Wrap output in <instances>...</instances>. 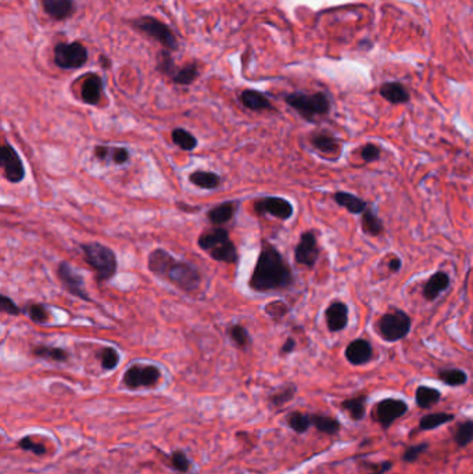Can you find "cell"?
Instances as JSON below:
<instances>
[{"mask_svg": "<svg viewBox=\"0 0 473 474\" xmlns=\"http://www.w3.org/2000/svg\"><path fill=\"white\" fill-rule=\"evenodd\" d=\"M248 284L258 293L282 290L293 284V273L289 263L272 244L266 241L262 243Z\"/></svg>", "mask_w": 473, "mask_h": 474, "instance_id": "6da1fadb", "label": "cell"}, {"mask_svg": "<svg viewBox=\"0 0 473 474\" xmlns=\"http://www.w3.org/2000/svg\"><path fill=\"white\" fill-rule=\"evenodd\" d=\"M284 101L296 110L304 120L312 122L316 117L326 115L330 111V99L328 95L318 92V93H303L294 92L284 97Z\"/></svg>", "mask_w": 473, "mask_h": 474, "instance_id": "7a4b0ae2", "label": "cell"}, {"mask_svg": "<svg viewBox=\"0 0 473 474\" xmlns=\"http://www.w3.org/2000/svg\"><path fill=\"white\" fill-rule=\"evenodd\" d=\"M86 262L95 269L99 281H106L114 276L117 270L115 252L100 243H86L81 245Z\"/></svg>", "mask_w": 473, "mask_h": 474, "instance_id": "3957f363", "label": "cell"}, {"mask_svg": "<svg viewBox=\"0 0 473 474\" xmlns=\"http://www.w3.org/2000/svg\"><path fill=\"white\" fill-rule=\"evenodd\" d=\"M199 245L214 259L234 263L237 261V250L224 228H216L199 237Z\"/></svg>", "mask_w": 473, "mask_h": 474, "instance_id": "277c9868", "label": "cell"}, {"mask_svg": "<svg viewBox=\"0 0 473 474\" xmlns=\"http://www.w3.org/2000/svg\"><path fill=\"white\" fill-rule=\"evenodd\" d=\"M412 320L408 313L401 309H392L386 312L378 322V330L383 340L396 343L406 338L411 332Z\"/></svg>", "mask_w": 473, "mask_h": 474, "instance_id": "5b68a950", "label": "cell"}, {"mask_svg": "<svg viewBox=\"0 0 473 474\" xmlns=\"http://www.w3.org/2000/svg\"><path fill=\"white\" fill-rule=\"evenodd\" d=\"M132 25L138 31H141L142 33H145L149 38H152L156 42H159L161 46L166 47V50L177 51L179 49L178 39L174 35L173 29L167 24L161 22L160 19H157L154 17H150V15H145V17L135 18L132 21Z\"/></svg>", "mask_w": 473, "mask_h": 474, "instance_id": "8992f818", "label": "cell"}, {"mask_svg": "<svg viewBox=\"0 0 473 474\" xmlns=\"http://www.w3.org/2000/svg\"><path fill=\"white\" fill-rule=\"evenodd\" d=\"M88 49L78 40L57 43L54 46V64L61 70H77L86 64Z\"/></svg>", "mask_w": 473, "mask_h": 474, "instance_id": "52a82bcc", "label": "cell"}, {"mask_svg": "<svg viewBox=\"0 0 473 474\" xmlns=\"http://www.w3.org/2000/svg\"><path fill=\"white\" fill-rule=\"evenodd\" d=\"M163 277L168 279L171 283H174L175 286L185 291L196 290L202 281L200 272L195 265L177 259H174L170 263Z\"/></svg>", "mask_w": 473, "mask_h": 474, "instance_id": "ba28073f", "label": "cell"}, {"mask_svg": "<svg viewBox=\"0 0 473 474\" xmlns=\"http://www.w3.org/2000/svg\"><path fill=\"white\" fill-rule=\"evenodd\" d=\"M161 372L153 365H134L124 375V384L129 389L153 387L160 382Z\"/></svg>", "mask_w": 473, "mask_h": 474, "instance_id": "9c48e42d", "label": "cell"}, {"mask_svg": "<svg viewBox=\"0 0 473 474\" xmlns=\"http://www.w3.org/2000/svg\"><path fill=\"white\" fill-rule=\"evenodd\" d=\"M0 165L3 168V175L4 178L11 182V183H18L24 179L25 177V168L24 164L15 152V149L4 143L0 150Z\"/></svg>", "mask_w": 473, "mask_h": 474, "instance_id": "30bf717a", "label": "cell"}, {"mask_svg": "<svg viewBox=\"0 0 473 474\" xmlns=\"http://www.w3.org/2000/svg\"><path fill=\"white\" fill-rule=\"evenodd\" d=\"M57 275H58V279L63 283V286L72 295H75L81 300H85V301L90 300V297L86 291V287H85L83 277L68 262H65V261L60 262V265L57 268Z\"/></svg>", "mask_w": 473, "mask_h": 474, "instance_id": "8fae6325", "label": "cell"}, {"mask_svg": "<svg viewBox=\"0 0 473 474\" xmlns=\"http://www.w3.org/2000/svg\"><path fill=\"white\" fill-rule=\"evenodd\" d=\"M407 411L408 405L403 400L387 398L376 405V420L385 430H387L397 419L404 416Z\"/></svg>", "mask_w": 473, "mask_h": 474, "instance_id": "7c38bea8", "label": "cell"}, {"mask_svg": "<svg viewBox=\"0 0 473 474\" xmlns=\"http://www.w3.org/2000/svg\"><path fill=\"white\" fill-rule=\"evenodd\" d=\"M254 210L258 214H271L272 217L287 221L291 218L294 210L290 202L282 197H264L255 202Z\"/></svg>", "mask_w": 473, "mask_h": 474, "instance_id": "4fadbf2b", "label": "cell"}, {"mask_svg": "<svg viewBox=\"0 0 473 474\" xmlns=\"http://www.w3.org/2000/svg\"><path fill=\"white\" fill-rule=\"evenodd\" d=\"M296 262L312 268L319 258V247L314 232H304L294 250Z\"/></svg>", "mask_w": 473, "mask_h": 474, "instance_id": "5bb4252c", "label": "cell"}, {"mask_svg": "<svg viewBox=\"0 0 473 474\" xmlns=\"http://www.w3.org/2000/svg\"><path fill=\"white\" fill-rule=\"evenodd\" d=\"M372 354L374 351H372L371 343L364 338H357L351 341L344 351L346 359L354 366H361V365L368 363L372 359Z\"/></svg>", "mask_w": 473, "mask_h": 474, "instance_id": "9a60e30c", "label": "cell"}, {"mask_svg": "<svg viewBox=\"0 0 473 474\" xmlns=\"http://www.w3.org/2000/svg\"><path fill=\"white\" fill-rule=\"evenodd\" d=\"M325 318H326L328 329L332 333L342 332L347 327V323H348V308L342 301H333L328 307L325 312Z\"/></svg>", "mask_w": 473, "mask_h": 474, "instance_id": "2e32d148", "label": "cell"}, {"mask_svg": "<svg viewBox=\"0 0 473 474\" xmlns=\"http://www.w3.org/2000/svg\"><path fill=\"white\" fill-rule=\"evenodd\" d=\"M103 89H104V82H103L100 75H97V74L88 75V78L85 79V82L81 88V97H82L83 103L90 104V106H96L102 99Z\"/></svg>", "mask_w": 473, "mask_h": 474, "instance_id": "e0dca14e", "label": "cell"}, {"mask_svg": "<svg viewBox=\"0 0 473 474\" xmlns=\"http://www.w3.org/2000/svg\"><path fill=\"white\" fill-rule=\"evenodd\" d=\"M42 4L46 14L57 21L67 19L75 11L74 0H42Z\"/></svg>", "mask_w": 473, "mask_h": 474, "instance_id": "ac0fdd59", "label": "cell"}, {"mask_svg": "<svg viewBox=\"0 0 473 474\" xmlns=\"http://www.w3.org/2000/svg\"><path fill=\"white\" fill-rule=\"evenodd\" d=\"M449 287H450V276L446 272H436L425 283L422 293L428 301H435Z\"/></svg>", "mask_w": 473, "mask_h": 474, "instance_id": "d6986e66", "label": "cell"}, {"mask_svg": "<svg viewBox=\"0 0 473 474\" xmlns=\"http://www.w3.org/2000/svg\"><path fill=\"white\" fill-rule=\"evenodd\" d=\"M380 96L392 104H406L410 101L407 88L400 82H386L379 89Z\"/></svg>", "mask_w": 473, "mask_h": 474, "instance_id": "ffe728a7", "label": "cell"}, {"mask_svg": "<svg viewBox=\"0 0 473 474\" xmlns=\"http://www.w3.org/2000/svg\"><path fill=\"white\" fill-rule=\"evenodd\" d=\"M333 199H335L337 206L346 209L348 213H351L354 215H362L368 209V204L365 200L354 196L351 193H347V192H336Z\"/></svg>", "mask_w": 473, "mask_h": 474, "instance_id": "44dd1931", "label": "cell"}, {"mask_svg": "<svg viewBox=\"0 0 473 474\" xmlns=\"http://www.w3.org/2000/svg\"><path fill=\"white\" fill-rule=\"evenodd\" d=\"M311 143L312 146L319 150L323 154H337L340 153V143L339 140L328 131H321L312 135L311 138Z\"/></svg>", "mask_w": 473, "mask_h": 474, "instance_id": "7402d4cb", "label": "cell"}, {"mask_svg": "<svg viewBox=\"0 0 473 474\" xmlns=\"http://www.w3.org/2000/svg\"><path fill=\"white\" fill-rule=\"evenodd\" d=\"M241 103L246 108L252 110V111H262V110H271L272 104L268 100V97L265 95H262L261 92L252 90V89H247L244 92H241L240 95Z\"/></svg>", "mask_w": 473, "mask_h": 474, "instance_id": "603a6c76", "label": "cell"}, {"mask_svg": "<svg viewBox=\"0 0 473 474\" xmlns=\"http://www.w3.org/2000/svg\"><path fill=\"white\" fill-rule=\"evenodd\" d=\"M175 258L166 250L163 248H156L150 255H149V269L157 275V276H164L167 268L170 266V263L174 261Z\"/></svg>", "mask_w": 473, "mask_h": 474, "instance_id": "cb8c5ba5", "label": "cell"}, {"mask_svg": "<svg viewBox=\"0 0 473 474\" xmlns=\"http://www.w3.org/2000/svg\"><path fill=\"white\" fill-rule=\"evenodd\" d=\"M236 209V203L227 202V203H223V204L214 207L213 210H210L207 213V218L213 225H224L234 218Z\"/></svg>", "mask_w": 473, "mask_h": 474, "instance_id": "d4e9b609", "label": "cell"}, {"mask_svg": "<svg viewBox=\"0 0 473 474\" xmlns=\"http://www.w3.org/2000/svg\"><path fill=\"white\" fill-rule=\"evenodd\" d=\"M361 228L364 231V234L369 235V236H379L383 234L385 231V225L383 221L376 215L374 209H367V211L362 214V220H361Z\"/></svg>", "mask_w": 473, "mask_h": 474, "instance_id": "484cf974", "label": "cell"}, {"mask_svg": "<svg viewBox=\"0 0 473 474\" xmlns=\"http://www.w3.org/2000/svg\"><path fill=\"white\" fill-rule=\"evenodd\" d=\"M440 398H442V393L436 389H432V387L421 386L415 391V401L421 409L433 408L436 404H439Z\"/></svg>", "mask_w": 473, "mask_h": 474, "instance_id": "4316f807", "label": "cell"}, {"mask_svg": "<svg viewBox=\"0 0 473 474\" xmlns=\"http://www.w3.org/2000/svg\"><path fill=\"white\" fill-rule=\"evenodd\" d=\"M342 408L350 415V418L355 422H360L365 418L367 412V397L358 395L354 398H347L342 402Z\"/></svg>", "mask_w": 473, "mask_h": 474, "instance_id": "83f0119b", "label": "cell"}, {"mask_svg": "<svg viewBox=\"0 0 473 474\" xmlns=\"http://www.w3.org/2000/svg\"><path fill=\"white\" fill-rule=\"evenodd\" d=\"M189 181L200 189H217L221 185V178L214 172L207 171H195L189 175Z\"/></svg>", "mask_w": 473, "mask_h": 474, "instance_id": "f1b7e54d", "label": "cell"}, {"mask_svg": "<svg viewBox=\"0 0 473 474\" xmlns=\"http://www.w3.org/2000/svg\"><path fill=\"white\" fill-rule=\"evenodd\" d=\"M456 419L454 415L451 414H444V412H439V414H429L425 415L421 422H419V430L422 432H431L435 430L440 426H444L450 422H453Z\"/></svg>", "mask_w": 473, "mask_h": 474, "instance_id": "f546056e", "label": "cell"}, {"mask_svg": "<svg viewBox=\"0 0 473 474\" xmlns=\"http://www.w3.org/2000/svg\"><path fill=\"white\" fill-rule=\"evenodd\" d=\"M198 76H199V67H198V64L191 63V64H186L182 68H178L171 79L177 85L188 86V85L193 83L198 79Z\"/></svg>", "mask_w": 473, "mask_h": 474, "instance_id": "4dcf8cb0", "label": "cell"}, {"mask_svg": "<svg viewBox=\"0 0 473 474\" xmlns=\"http://www.w3.org/2000/svg\"><path fill=\"white\" fill-rule=\"evenodd\" d=\"M439 379L450 387H460V386L467 384L468 375L463 369L451 368V369H442L439 372Z\"/></svg>", "mask_w": 473, "mask_h": 474, "instance_id": "1f68e13d", "label": "cell"}, {"mask_svg": "<svg viewBox=\"0 0 473 474\" xmlns=\"http://www.w3.org/2000/svg\"><path fill=\"white\" fill-rule=\"evenodd\" d=\"M311 420H312V426L321 433L335 436L340 430V423L335 418L323 416V415H311Z\"/></svg>", "mask_w": 473, "mask_h": 474, "instance_id": "d6a6232c", "label": "cell"}, {"mask_svg": "<svg viewBox=\"0 0 473 474\" xmlns=\"http://www.w3.org/2000/svg\"><path fill=\"white\" fill-rule=\"evenodd\" d=\"M32 354L39 358H46L54 362H64L68 358V354L58 347H49V345H38L32 350Z\"/></svg>", "mask_w": 473, "mask_h": 474, "instance_id": "836d02e7", "label": "cell"}, {"mask_svg": "<svg viewBox=\"0 0 473 474\" xmlns=\"http://www.w3.org/2000/svg\"><path fill=\"white\" fill-rule=\"evenodd\" d=\"M173 142L179 146L182 150H186V152H192L196 149L198 146V139L191 133L188 132L186 129H182V128H177L173 131Z\"/></svg>", "mask_w": 473, "mask_h": 474, "instance_id": "e575fe53", "label": "cell"}, {"mask_svg": "<svg viewBox=\"0 0 473 474\" xmlns=\"http://www.w3.org/2000/svg\"><path fill=\"white\" fill-rule=\"evenodd\" d=\"M287 425L291 430H294L298 434L305 433L312 426L311 415H305L301 412H291L287 416Z\"/></svg>", "mask_w": 473, "mask_h": 474, "instance_id": "d590c367", "label": "cell"}, {"mask_svg": "<svg viewBox=\"0 0 473 474\" xmlns=\"http://www.w3.org/2000/svg\"><path fill=\"white\" fill-rule=\"evenodd\" d=\"M454 441L458 447L464 448L473 443V420H467L457 426L454 433Z\"/></svg>", "mask_w": 473, "mask_h": 474, "instance_id": "8d00e7d4", "label": "cell"}, {"mask_svg": "<svg viewBox=\"0 0 473 474\" xmlns=\"http://www.w3.org/2000/svg\"><path fill=\"white\" fill-rule=\"evenodd\" d=\"M24 312L28 315V318L35 322V323H46L50 319V313L49 311L45 308V305L42 304H28L24 308Z\"/></svg>", "mask_w": 473, "mask_h": 474, "instance_id": "74e56055", "label": "cell"}, {"mask_svg": "<svg viewBox=\"0 0 473 474\" xmlns=\"http://www.w3.org/2000/svg\"><path fill=\"white\" fill-rule=\"evenodd\" d=\"M157 70L168 76H174V74L177 72V67H175V63H174V58L170 53V50H163L160 53V57H159V63H157Z\"/></svg>", "mask_w": 473, "mask_h": 474, "instance_id": "f35d334b", "label": "cell"}, {"mask_svg": "<svg viewBox=\"0 0 473 474\" xmlns=\"http://www.w3.org/2000/svg\"><path fill=\"white\" fill-rule=\"evenodd\" d=\"M100 358H102V366L104 369H107V370L114 369L118 365V362H120L118 352L114 348H111V347L103 348L102 352H100Z\"/></svg>", "mask_w": 473, "mask_h": 474, "instance_id": "ab89813d", "label": "cell"}, {"mask_svg": "<svg viewBox=\"0 0 473 474\" xmlns=\"http://www.w3.org/2000/svg\"><path fill=\"white\" fill-rule=\"evenodd\" d=\"M230 334H231V338L235 341V344H236L237 347H240V348H246L250 344L248 332L241 325H234L230 329Z\"/></svg>", "mask_w": 473, "mask_h": 474, "instance_id": "60d3db41", "label": "cell"}, {"mask_svg": "<svg viewBox=\"0 0 473 474\" xmlns=\"http://www.w3.org/2000/svg\"><path fill=\"white\" fill-rule=\"evenodd\" d=\"M296 394V387L294 386H286L282 390H279L278 393H275L273 395H271L269 401L275 405V407H280L286 402H289Z\"/></svg>", "mask_w": 473, "mask_h": 474, "instance_id": "b9f144b4", "label": "cell"}, {"mask_svg": "<svg viewBox=\"0 0 473 474\" xmlns=\"http://www.w3.org/2000/svg\"><path fill=\"white\" fill-rule=\"evenodd\" d=\"M429 450V444L424 443V444H417V446H412L410 448L406 450L404 455H403V462L406 464H414L419 459V457L422 454H425L426 451Z\"/></svg>", "mask_w": 473, "mask_h": 474, "instance_id": "7bdbcfd3", "label": "cell"}, {"mask_svg": "<svg viewBox=\"0 0 473 474\" xmlns=\"http://www.w3.org/2000/svg\"><path fill=\"white\" fill-rule=\"evenodd\" d=\"M380 147L378 145H374V143H367L361 147V157L365 163H372V161H376L379 157H380Z\"/></svg>", "mask_w": 473, "mask_h": 474, "instance_id": "ee69618b", "label": "cell"}, {"mask_svg": "<svg viewBox=\"0 0 473 474\" xmlns=\"http://www.w3.org/2000/svg\"><path fill=\"white\" fill-rule=\"evenodd\" d=\"M171 462L174 465V468L178 471V472H182V473H186L191 468V462L189 459L186 458V455L181 451H177L174 452L173 458H171Z\"/></svg>", "mask_w": 473, "mask_h": 474, "instance_id": "f6af8a7d", "label": "cell"}, {"mask_svg": "<svg viewBox=\"0 0 473 474\" xmlns=\"http://www.w3.org/2000/svg\"><path fill=\"white\" fill-rule=\"evenodd\" d=\"M18 446H19L22 450H25V451H31V452H33L35 455H43V454L46 452V448H45V446H42V444H39V443H35V441H32L29 437H25V439H22V440L18 443Z\"/></svg>", "mask_w": 473, "mask_h": 474, "instance_id": "bcb514c9", "label": "cell"}, {"mask_svg": "<svg viewBox=\"0 0 473 474\" xmlns=\"http://www.w3.org/2000/svg\"><path fill=\"white\" fill-rule=\"evenodd\" d=\"M0 309H1V312L8 313V315H19L21 313V309L17 307V304L4 294L0 295Z\"/></svg>", "mask_w": 473, "mask_h": 474, "instance_id": "7dc6e473", "label": "cell"}, {"mask_svg": "<svg viewBox=\"0 0 473 474\" xmlns=\"http://www.w3.org/2000/svg\"><path fill=\"white\" fill-rule=\"evenodd\" d=\"M287 311H289V309H287L286 304L282 302V301L269 302V304L266 305V308H265V312H266L268 315L273 316V318H276V316H284Z\"/></svg>", "mask_w": 473, "mask_h": 474, "instance_id": "c3c4849f", "label": "cell"}, {"mask_svg": "<svg viewBox=\"0 0 473 474\" xmlns=\"http://www.w3.org/2000/svg\"><path fill=\"white\" fill-rule=\"evenodd\" d=\"M110 158L113 160V163L122 165L129 160V152L125 147H111Z\"/></svg>", "mask_w": 473, "mask_h": 474, "instance_id": "681fc988", "label": "cell"}, {"mask_svg": "<svg viewBox=\"0 0 473 474\" xmlns=\"http://www.w3.org/2000/svg\"><path fill=\"white\" fill-rule=\"evenodd\" d=\"M368 466L372 469V472L368 474H385L393 468V464L392 462H383V464H378V465L372 464Z\"/></svg>", "mask_w": 473, "mask_h": 474, "instance_id": "f907efd6", "label": "cell"}, {"mask_svg": "<svg viewBox=\"0 0 473 474\" xmlns=\"http://www.w3.org/2000/svg\"><path fill=\"white\" fill-rule=\"evenodd\" d=\"M111 154V147H107V146H96L95 149V156L99 158V160H107Z\"/></svg>", "mask_w": 473, "mask_h": 474, "instance_id": "816d5d0a", "label": "cell"}, {"mask_svg": "<svg viewBox=\"0 0 473 474\" xmlns=\"http://www.w3.org/2000/svg\"><path fill=\"white\" fill-rule=\"evenodd\" d=\"M296 348V340L294 338H291V337H289L287 340H286V343L283 344V347H282V354H290L293 350Z\"/></svg>", "mask_w": 473, "mask_h": 474, "instance_id": "f5cc1de1", "label": "cell"}, {"mask_svg": "<svg viewBox=\"0 0 473 474\" xmlns=\"http://www.w3.org/2000/svg\"><path fill=\"white\" fill-rule=\"evenodd\" d=\"M401 265H403L401 259H400L399 256H393V258L390 259V262H389V269H390L392 272H399V270L401 269Z\"/></svg>", "mask_w": 473, "mask_h": 474, "instance_id": "db71d44e", "label": "cell"}]
</instances>
